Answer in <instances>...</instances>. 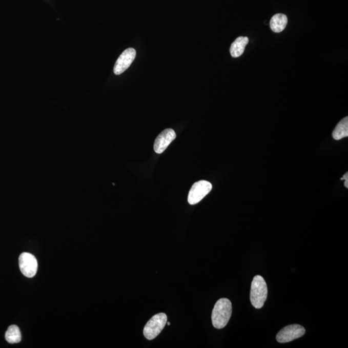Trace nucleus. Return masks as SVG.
Here are the masks:
<instances>
[{
	"label": "nucleus",
	"mask_w": 348,
	"mask_h": 348,
	"mask_svg": "<svg viewBox=\"0 0 348 348\" xmlns=\"http://www.w3.org/2000/svg\"><path fill=\"white\" fill-rule=\"evenodd\" d=\"M249 39L247 37L240 36L232 43L230 47V54L233 57L241 56L244 53L245 47L249 44Z\"/></svg>",
	"instance_id": "9d476101"
},
{
	"label": "nucleus",
	"mask_w": 348,
	"mask_h": 348,
	"mask_svg": "<svg viewBox=\"0 0 348 348\" xmlns=\"http://www.w3.org/2000/svg\"><path fill=\"white\" fill-rule=\"evenodd\" d=\"M306 330L302 325L292 324L288 325L278 333L276 339L278 342L286 343L292 341L304 335Z\"/></svg>",
	"instance_id": "39448f33"
},
{
	"label": "nucleus",
	"mask_w": 348,
	"mask_h": 348,
	"mask_svg": "<svg viewBox=\"0 0 348 348\" xmlns=\"http://www.w3.org/2000/svg\"><path fill=\"white\" fill-rule=\"evenodd\" d=\"M176 137V134L172 129L163 130L155 140L154 149L156 153L161 154Z\"/></svg>",
	"instance_id": "6e6552de"
},
{
	"label": "nucleus",
	"mask_w": 348,
	"mask_h": 348,
	"mask_svg": "<svg viewBox=\"0 0 348 348\" xmlns=\"http://www.w3.org/2000/svg\"><path fill=\"white\" fill-rule=\"evenodd\" d=\"M136 56V51L133 48H129L120 55L114 65V72L120 75L129 68Z\"/></svg>",
	"instance_id": "0eeeda50"
},
{
	"label": "nucleus",
	"mask_w": 348,
	"mask_h": 348,
	"mask_svg": "<svg viewBox=\"0 0 348 348\" xmlns=\"http://www.w3.org/2000/svg\"><path fill=\"white\" fill-rule=\"evenodd\" d=\"M167 324H168V325H170V322H167Z\"/></svg>",
	"instance_id": "4468645a"
},
{
	"label": "nucleus",
	"mask_w": 348,
	"mask_h": 348,
	"mask_svg": "<svg viewBox=\"0 0 348 348\" xmlns=\"http://www.w3.org/2000/svg\"><path fill=\"white\" fill-rule=\"evenodd\" d=\"M268 296V288L264 278L256 275L253 279L250 292V300L253 306L257 309L264 306Z\"/></svg>",
	"instance_id": "f03ea898"
},
{
	"label": "nucleus",
	"mask_w": 348,
	"mask_h": 348,
	"mask_svg": "<svg viewBox=\"0 0 348 348\" xmlns=\"http://www.w3.org/2000/svg\"><path fill=\"white\" fill-rule=\"evenodd\" d=\"M288 24V17L284 14H277L272 17L270 22V26L272 31L275 33H280L286 28Z\"/></svg>",
	"instance_id": "1a4fd4ad"
},
{
	"label": "nucleus",
	"mask_w": 348,
	"mask_h": 348,
	"mask_svg": "<svg viewBox=\"0 0 348 348\" xmlns=\"http://www.w3.org/2000/svg\"><path fill=\"white\" fill-rule=\"evenodd\" d=\"M20 270L25 276L32 278L36 275L37 270V261L36 257L29 253L24 252L19 258Z\"/></svg>",
	"instance_id": "423d86ee"
},
{
	"label": "nucleus",
	"mask_w": 348,
	"mask_h": 348,
	"mask_svg": "<svg viewBox=\"0 0 348 348\" xmlns=\"http://www.w3.org/2000/svg\"><path fill=\"white\" fill-rule=\"evenodd\" d=\"M167 322V316L163 313L154 315L145 325L144 330L145 338L149 340L154 339L164 329Z\"/></svg>",
	"instance_id": "7ed1b4c3"
},
{
	"label": "nucleus",
	"mask_w": 348,
	"mask_h": 348,
	"mask_svg": "<svg viewBox=\"0 0 348 348\" xmlns=\"http://www.w3.org/2000/svg\"><path fill=\"white\" fill-rule=\"evenodd\" d=\"M346 179H348V173L347 172L346 174H345L344 175V176H343L342 178L340 179L341 180H345Z\"/></svg>",
	"instance_id": "ddd939ff"
},
{
	"label": "nucleus",
	"mask_w": 348,
	"mask_h": 348,
	"mask_svg": "<svg viewBox=\"0 0 348 348\" xmlns=\"http://www.w3.org/2000/svg\"><path fill=\"white\" fill-rule=\"evenodd\" d=\"M6 339L10 344H16L22 340L21 332L16 325H11L6 332Z\"/></svg>",
	"instance_id": "f8f14e48"
},
{
	"label": "nucleus",
	"mask_w": 348,
	"mask_h": 348,
	"mask_svg": "<svg viewBox=\"0 0 348 348\" xmlns=\"http://www.w3.org/2000/svg\"><path fill=\"white\" fill-rule=\"evenodd\" d=\"M232 313V303L229 299L222 298L215 303L212 314V324L217 329H223L229 322Z\"/></svg>",
	"instance_id": "f257e3e1"
},
{
	"label": "nucleus",
	"mask_w": 348,
	"mask_h": 348,
	"mask_svg": "<svg viewBox=\"0 0 348 348\" xmlns=\"http://www.w3.org/2000/svg\"><path fill=\"white\" fill-rule=\"evenodd\" d=\"M332 136L335 140H340L348 136L347 117H344L337 124L333 131Z\"/></svg>",
	"instance_id": "9b49d317"
},
{
	"label": "nucleus",
	"mask_w": 348,
	"mask_h": 348,
	"mask_svg": "<svg viewBox=\"0 0 348 348\" xmlns=\"http://www.w3.org/2000/svg\"><path fill=\"white\" fill-rule=\"evenodd\" d=\"M212 189V185L209 181L201 180L195 182L190 190L188 202L191 205L198 203L211 192Z\"/></svg>",
	"instance_id": "20e7f679"
}]
</instances>
